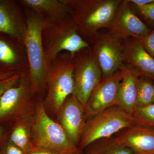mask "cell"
I'll list each match as a JSON object with an SVG mask.
<instances>
[{
    "instance_id": "obj_14",
    "label": "cell",
    "mask_w": 154,
    "mask_h": 154,
    "mask_svg": "<svg viewBox=\"0 0 154 154\" xmlns=\"http://www.w3.org/2000/svg\"><path fill=\"white\" fill-rule=\"evenodd\" d=\"M122 77L120 70L112 76L100 81L86 103L87 120L107 108L117 105V90Z\"/></svg>"
},
{
    "instance_id": "obj_12",
    "label": "cell",
    "mask_w": 154,
    "mask_h": 154,
    "mask_svg": "<svg viewBox=\"0 0 154 154\" xmlns=\"http://www.w3.org/2000/svg\"><path fill=\"white\" fill-rule=\"evenodd\" d=\"M27 27L25 8L18 0H0V34L24 42Z\"/></svg>"
},
{
    "instance_id": "obj_19",
    "label": "cell",
    "mask_w": 154,
    "mask_h": 154,
    "mask_svg": "<svg viewBox=\"0 0 154 154\" xmlns=\"http://www.w3.org/2000/svg\"><path fill=\"white\" fill-rule=\"evenodd\" d=\"M35 110L10 124L9 139L26 153L34 147L32 132Z\"/></svg>"
},
{
    "instance_id": "obj_3",
    "label": "cell",
    "mask_w": 154,
    "mask_h": 154,
    "mask_svg": "<svg viewBox=\"0 0 154 154\" xmlns=\"http://www.w3.org/2000/svg\"><path fill=\"white\" fill-rule=\"evenodd\" d=\"M32 140L33 146L48 149L60 154H83L62 127L51 118L43 99L36 96Z\"/></svg>"
},
{
    "instance_id": "obj_2",
    "label": "cell",
    "mask_w": 154,
    "mask_h": 154,
    "mask_svg": "<svg viewBox=\"0 0 154 154\" xmlns=\"http://www.w3.org/2000/svg\"><path fill=\"white\" fill-rule=\"evenodd\" d=\"M25 9L28 27L24 43L28 55L29 78L33 93L41 97L47 91L50 64L45 57L42 40L43 20L30 9Z\"/></svg>"
},
{
    "instance_id": "obj_22",
    "label": "cell",
    "mask_w": 154,
    "mask_h": 154,
    "mask_svg": "<svg viewBox=\"0 0 154 154\" xmlns=\"http://www.w3.org/2000/svg\"><path fill=\"white\" fill-rule=\"evenodd\" d=\"M137 125L154 129V104L137 108L132 113Z\"/></svg>"
},
{
    "instance_id": "obj_5",
    "label": "cell",
    "mask_w": 154,
    "mask_h": 154,
    "mask_svg": "<svg viewBox=\"0 0 154 154\" xmlns=\"http://www.w3.org/2000/svg\"><path fill=\"white\" fill-rule=\"evenodd\" d=\"M74 56L64 51L58 54L51 61L47 94L43 100L45 107L50 116H56L65 100L73 93Z\"/></svg>"
},
{
    "instance_id": "obj_4",
    "label": "cell",
    "mask_w": 154,
    "mask_h": 154,
    "mask_svg": "<svg viewBox=\"0 0 154 154\" xmlns=\"http://www.w3.org/2000/svg\"><path fill=\"white\" fill-rule=\"evenodd\" d=\"M42 40L49 63L61 52L66 51L75 55L90 47L89 43L78 33L71 15L61 19L43 21Z\"/></svg>"
},
{
    "instance_id": "obj_24",
    "label": "cell",
    "mask_w": 154,
    "mask_h": 154,
    "mask_svg": "<svg viewBox=\"0 0 154 154\" xmlns=\"http://www.w3.org/2000/svg\"><path fill=\"white\" fill-rule=\"evenodd\" d=\"M0 154H26L24 151L8 139L0 147Z\"/></svg>"
},
{
    "instance_id": "obj_13",
    "label": "cell",
    "mask_w": 154,
    "mask_h": 154,
    "mask_svg": "<svg viewBox=\"0 0 154 154\" xmlns=\"http://www.w3.org/2000/svg\"><path fill=\"white\" fill-rule=\"evenodd\" d=\"M29 71L28 55L24 42L0 34V73L24 75Z\"/></svg>"
},
{
    "instance_id": "obj_9",
    "label": "cell",
    "mask_w": 154,
    "mask_h": 154,
    "mask_svg": "<svg viewBox=\"0 0 154 154\" xmlns=\"http://www.w3.org/2000/svg\"><path fill=\"white\" fill-rule=\"evenodd\" d=\"M123 41L108 34L99 37L95 42L91 50L101 70L102 79L112 76L124 64Z\"/></svg>"
},
{
    "instance_id": "obj_20",
    "label": "cell",
    "mask_w": 154,
    "mask_h": 154,
    "mask_svg": "<svg viewBox=\"0 0 154 154\" xmlns=\"http://www.w3.org/2000/svg\"><path fill=\"white\" fill-rule=\"evenodd\" d=\"M82 152L83 154H134L132 150L117 143L111 137L94 142Z\"/></svg>"
},
{
    "instance_id": "obj_31",
    "label": "cell",
    "mask_w": 154,
    "mask_h": 154,
    "mask_svg": "<svg viewBox=\"0 0 154 154\" xmlns=\"http://www.w3.org/2000/svg\"><path fill=\"white\" fill-rule=\"evenodd\" d=\"M153 103H154V98H153ZM152 103V104H153Z\"/></svg>"
},
{
    "instance_id": "obj_23",
    "label": "cell",
    "mask_w": 154,
    "mask_h": 154,
    "mask_svg": "<svg viewBox=\"0 0 154 154\" xmlns=\"http://www.w3.org/2000/svg\"><path fill=\"white\" fill-rule=\"evenodd\" d=\"M136 9L146 22L154 27V2Z\"/></svg>"
},
{
    "instance_id": "obj_28",
    "label": "cell",
    "mask_w": 154,
    "mask_h": 154,
    "mask_svg": "<svg viewBox=\"0 0 154 154\" xmlns=\"http://www.w3.org/2000/svg\"><path fill=\"white\" fill-rule=\"evenodd\" d=\"M26 154H60L57 152L40 147H35Z\"/></svg>"
},
{
    "instance_id": "obj_25",
    "label": "cell",
    "mask_w": 154,
    "mask_h": 154,
    "mask_svg": "<svg viewBox=\"0 0 154 154\" xmlns=\"http://www.w3.org/2000/svg\"><path fill=\"white\" fill-rule=\"evenodd\" d=\"M140 41L146 51L154 59V30H151L144 38Z\"/></svg>"
},
{
    "instance_id": "obj_7",
    "label": "cell",
    "mask_w": 154,
    "mask_h": 154,
    "mask_svg": "<svg viewBox=\"0 0 154 154\" xmlns=\"http://www.w3.org/2000/svg\"><path fill=\"white\" fill-rule=\"evenodd\" d=\"M36 95L31 88L29 72L0 98V126L10 125L34 111Z\"/></svg>"
},
{
    "instance_id": "obj_17",
    "label": "cell",
    "mask_w": 154,
    "mask_h": 154,
    "mask_svg": "<svg viewBox=\"0 0 154 154\" xmlns=\"http://www.w3.org/2000/svg\"><path fill=\"white\" fill-rule=\"evenodd\" d=\"M120 70L122 77L117 90V105L132 114L136 109L139 80L141 76L134 69L124 64Z\"/></svg>"
},
{
    "instance_id": "obj_26",
    "label": "cell",
    "mask_w": 154,
    "mask_h": 154,
    "mask_svg": "<svg viewBox=\"0 0 154 154\" xmlns=\"http://www.w3.org/2000/svg\"><path fill=\"white\" fill-rule=\"evenodd\" d=\"M22 75H15L5 79L0 80V98L7 90L18 83Z\"/></svg>"
},
{
    "instance_id": "obj_6",
    "label": "cell",
    "mask_w": 154,
    "mask_h": 154,
    "mask_svg": "<svg viewBox=\"0 0 154 154\" xmlns=\"http://www.w3.org/2000/svg\"><path fill=\"white\" fill-rule=\"evenodd\" d=\"M137 125L132 114L117 105L107 108L87 120L79 147L82 152L94 142L108 138Z\"/></svg>"
},
{
    "instance_id": "obj_21",
    "label": "cell",
    "mask_w": 154,
    "mask_h": 154,
    "mask_svg": "<svg viewBox=\"0 0 154 154\" xmlns=\"http://www.w3.org/2000/svg\"><path fill=\"white\" fill-rule=\"evenodd\" d=\"M154 96V85L152 80L140 77L136 109L152 104Z\"/></svg>"
},
{
    "instance_id": "obj_8",
    "label": "cell",
    "mask_w": 154,
    "mask_h": 154,
    "mask_svg": "<svg viewBox=\"0 0 154 154\" xmlns=\"http://www.w3.org/2000/svg\"><path fill=\"white\" fill-rule=\"evenodd\" d=\"M74 94L85 107L92 92L102 79L101 70L94 58L91 48L75 54Z\"/></svg>"
},
{
    "instance_id": "obj_15",
    "label": "cell",
    "mask_w": 154,
    "mask_h": 154,
    "mask_svg": "<svg viewBox=\"0 0 154 154\" xmlns=\"http://www.w3.org/2000/svg\"><path fill=\"white\" fill-rule=\"evenodd\" d=\"M114 141L132 150L134 154H154V129L135 125L111 137Z\"/></svg>"
},
{
    "instance_id": "obj_18",
    "label": "cell",
    "mask_w": 154,
    "mask_h": 154,
    "mask_svg": "<svg viewBox=\"0 0 154 154\" xmlns=\"http://www.w3.org/2000/svg\"><path fill=\"white\" fill-rule=\"evenodd\" d=\"M24 8L30 9L43 21L61 19L70 15L64 0H18Z\"/></svg>"
},
{
    "instance_id": "obj_11",
    "label": "cell",
    "mask_w": 154,
    "mask_h": 154,
    "mask_svg": "<svg viewBox=\"0 0 154 154\" xmlns=\"http://www.w3.org/2000/svg\"><path fill=\"white\" fill-rule=\"evenodd\" d=\"M56 117V121L62 127L73 142L79 147L87 121L84 105L75 96L71 94L65 100Z\"/></svg>"
},
{
    "instance_id": "obj_1",
    "label": "cell",
    "mask_w": 154,
    "mask_h": 154,
    "mask_svg": "<svg viewBox=\"0 0 154 154\" xmlns=\"http://www.w3.org/2000/svg\"><path fill=\"white\" fill-rule=\"evenodd\" d=\"M78 33L86 38L96 37L101 28H110L121 0H64Z\"/></svg>"
},
{
    "instance_id": "obj_16",
    "label": "cell",
    "mask_w": 154,
    "mask_h": 154,
    "mask_svg": "<svg viewBox=\"0 0 154 154\" xmlns=\"http://www.w3.org/2000/svg\"><path fill=\"white\" fill-rule=\"evenodd\" d=\"M124 62L140 76L154 81V59L143 47L140 41L133 38L123 41Z\"/></svg>"
},
{
    "instance_id": "obj_27",
    "label": "cell",
    "mask_w": 154,
    "mask_h": 154,
    "mask_svg": "<svg viewBox=\"0 0 154 154\" xmlns=\"http://www.w3.org/2000/svg\"><path fill=\"white\" fill-rule=\"evenodd\" d=\"M10 125L0 126V147L8 139Z\"/></svg>"
},
{
    "instance_id": "obj_10",
    "label": "cell",
    "mask_w": 154,
    "mask_h": 154,
    "mask_svg": "<svg viewBox=\"0 0 154 154\" xmlns=\"http://www.w3.org/2000/svg\"><path fill=\"white\" fill-rule=\"evenodd\" d=\"M109 30L110 36L122 41L129 38L141 40L151 31L135 14L128 0L122 1Z\"/></svg>"
},
{
    "instance_id": "obj_30",
    "label": "cell",
    "mask_w": 154,
    "mask_h": 154,
    "mask_svg": "<svg viewBox=\"0 0 154 154\" xmlns=\"http://www.w3.org/2000/svg\"><path fill=\"white\" fill-rule=\"evenodd\" d=\"M15 75L17 74L14 72L0 73V80L5 79Z\"/></svg>"
},
{
    "instance_id": "obj_29",
    "label": "cell",
    "mask_w": 154,
    "mask_h": 154,
    "mask_svg": "<svg viewBox=\"0 0 154 154\" xmlns=\"http://www.w3.org/2000/svg\"><path fill=\"white\" fill-rule=\"evenodd\" d=\"M128 1L130 4L133 7L134 6L136 8L154 2V0H128Z\"/></svg>"
}]
</instances>
